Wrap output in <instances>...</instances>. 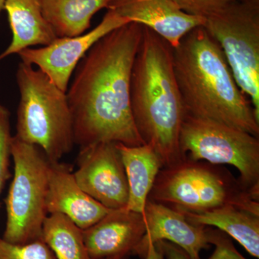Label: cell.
Wrapping results in <instances>:
<instances>
[{
	"mask_svg": "<svg viewBox=\"0 0 259 259\" xmlns=\"http://www.w3.org/2000/svg\"><path fill=\"white\" fill-rule=\"evenodd\" d=\"M107 10L120 18L151 29L173 49L205 20L184 13L174 0H110Z\"/></svg>",
	"mask_w": 259,
	"mask_h": 259,
	"instance_id": "7c38bea8",
	"label": "cell"
},
{
	"mask_svg": "<svg viewBox=\"0 0 259 259\" xmlns=\"http://www.w3.org/2000/svg\"><path fill=\"white\" fill-rule=\"evenodd\" d=\"M77 166L74 176L82 190L107 208H126L128 185L115 143H98L80 148Z\"/></svg>",
	"mask_w": 259,
	"mask_h": 259,
	"instance_id": "30bf717a",
	"label": "cell"
},
{
	"mask_svg": "<svg viewBox=\"0 0 259 259\" xmlns=\"http://www.w3.org/2000/svg\"><path fill=\"white\" fill-rule=\"evenodd\" d=\"M143 25L126 23L100 38L79 61L66 92L74 143L137 146L144 142L136 128L131 102L133 67Z\"/></svg>",
	"mask_w": 259,
	"mask_h": 259,
	"instance_id": "6da1fadb",
	"label": "cell"
},
{
	"mask_svg": "<svg viewBox=\"0 0 259 259\" xmlns=\"http://www.w3.org/2000/svg\"><path fill=\"white\" fill-rule=\"evenodd\" d=\"M210 244L215 249L208 259H246L236 249L232 242L219 231L210 230Z\"/></svg>",
	"mask_w": 259,
	"mask_h": 259,
	"instance_id": "603a6c76",
	"label": "cell"
},
{
	"mask_svg": "<svg viewBox=\"0 0 259 259\" xmlns=\"http://www.w3.org/2000/svg\"><path fill=\"white\" fill-rule=\"evenodd\" d=\"M258 199L221 165L183 159L161 168L148 200L183 213L232 205L259 214Z\"/></svg>",
	"mask_w": 259,
	"mask_h": 259,
	"instance_id": "277c9868",
	"label": "cell"
},
{
	"mask_svg": "<svg viewBox=\"0 0 259 259\" xmlns=\"http://www.w3.org/2000/svg\"><path fill=\"white\" fill-rule=\"evenodd\" d=\"M146 232L133 254L145 258L158 242H170L185 250L191 259H201V251L210 245V229L194 224L185 214L148 200L145 209Z\"/></svg>",
	"mask_w": 259,
	"mask_h": 259,
	"instance_id": "8fae6325",
	"label": "cell"
},
{
	"mask_svg": "<svg viewBox=\"0 0 259 259\" xmlns=\"http://www.w3.org/2000/svg\"><path fill=\"white\" fill-rule=\"evenodd\" d=\"M131 102L138 132L163 167L182 161L180 136L185 110L174 70L173 48L145 26L133 67Z\"/></svg>",
	"mask_w": 259,
	"mask_h": 259,
	"instance_id": "3957f363",
	"label": "cell"
},
{
	"mask_svg": "<svg viewBox=\"0 0 259 259\" xmlns=\"http://www.w3.org/2000/svg\"><path fill=\"white\" fill-rule=\"evenodd\" d=\"M116 146L122 158L128 185L125 209L141 213L145 217L148 196L158 172L163 168L161 159L148 144L129 146L116 144Z\"/></svg>",
	"mask_w": 259,
	"mask_h": 259,
	"instance_id": "2e32d148",
	"label": "cell"
},
{
	"mask_svg": "<svg viewBox=\"0 0 259 259\" xmlns=\"http://www.w3.org/2000/svg\"><path fill=\"white\" fill-rule=\"evenodd\" d=\"M166 259H191L185 250L170 242L162 241L156 245Z\"/></svg>",
	"mask_w": 259,
	"mask_h": 259,
	"instance_id": "cb8c5ba5",
	"label": "cell"
},
{
	"mask_svg": "<svg viewBox=\"0 0 259 259\" xmlns=\"http://www.w3.org/2000/svg\"><path fill=\"white\" fill-rule=\"evenodd\" d=\"M175 76L185 115L242 130L259 138V119L238 87L222 49L204 26L173 49Z\"/></svg>",
	"mask_w": 259,
	"mask_h": 259,
	"instance_id": "7a4b0ae2",
	"label": "cell"
},
{
	"mask_svg": "<svg viewBox=\"0 0 259 259\" xmlns=\"http://www.w3.org/2000/svg\"><path fill=\"white\" fill-rule=\"evenodd\" d=\"M11 156L14 177L5 199L7 222L3 239L26 244L42 239V225L49 215L47 197L51 162L35 145L13 136Z\"/></svg>",
	"mask_w": 259,
	"mask_h": 259,
	"instance_id": "8992f818",
	"label": "cell"
},
{
	"mask_svg": "<svg viewBox=\"0 0 259 259\" xmlns=\"http://www.w3.org/2000/svg\"><path fill=\"white\" fill-rule=\"evenodd\" d=\"M238 87L259 119V0H238L205 19Z\"/></svg>",
	"mask_w": 259,
	"mask_h": 259,
	"instance_id": "ba28073f",
	"label": "cell"
},
{
	"mask_svg": "<svg viewBox=\"0 0 259 259\" xmlns=\"http://www.w3.org/2000/svg\"><path fill=\"white\" fill-rule=\"evenodd\" d=\"M5 0H0V16H1L2 12L4 10Z\"/></svg>",
	"mask_w": 259,
	"mask_h": 259,
	"instance_id": "d4e9b609",
	"label": "cell"
},
{
	"mask_svg": "<svg viewBox=\"0 0 259 259\" xmlns=\"http://www.w3.org/2000/svg\"><path fill=\"white\" fill-rule=\"evenodd\" d=\"M12 139L10 111L0 104V194L10 176Z\"/></svg>",
	"mask_w": 259,
	"mask_h": 259,
	"instance_id": "44dd1931",
	"label": "cell"
},
{
	"mask_svg": "<svg viewBox=\"0 0 259 259\" xmlns=\"http://www.w3.org/2000/svg\"><path fill=\"white\" fill-rule=\"evenodd\" d=\"M42 239L56 259H92L83 241L82 230L61 214H50L42 225Z\"/></svg>",
	"mask_w": 259,
	"mask_h": 259,
	"instance_id": "d6986e66",
	"label": "cell"
},
{
	"mask_svg": "<svg viewBox=\"0 0 259 259\" xmlns=\"http://www.w3.org/2000/svg\"><path fill=\"white\" fill-rule=\"evenodd\" d=\"M16 79L20 102L15 137L40 148L51 163L60 161L75 144L66 93L41 71L22 61Z\"/></svg>",
	"mask_w": 259,
	"mask_h": 259,
	"instance_id": "5b68a950",
	"label": "cell"
},
{
	"mask_svg": "<svg viewBox=\"0 0 259 259\" xmlns=\"http://www.w3.org/2000/svg\"><path fill=\"white\" fill-rule=\"evenodd\" d=\"M183 214L194 224L215 227L234 238L250 255L259 258V214L232 205Z\"/></svg>",
	"mask_w": 259,
	"mask_h": 259,
	"instance_id": "e0dca14e",
	"label": "cell"
},
{
	"mask_svg": "<svg viewBox=\"0 0 259 259\" xmlns=\"http://www.w3.org/2000/svg\"><path fill=\"white\" fill-rule=\"evenodd\" d=\"M110 0H42V14L57 37L85 33L97 12Z\"/></svg>",
	"mask_w": 259,
	"mask_h": 259,
	"instance_id": "ac0fdd59",
	"label": "cell"
},
{
	"mask_svg": "<svg viewBox=\"0 0 259 259\" xmlns=\"http://www.w3.org/2000/svg\"><path fill=\"white\" fill-rule=\"evenodd\" d=\"M130 22L107 10L97 26L74 37H56L40 48H28L17 55L22 62L36 66L56 87L66 93L76 66L87 53L102 37Z\"/></svg>",
	"mask_w": 259,
	"mask_h": 259,
	"instance_id": "9c48e42d",
	"label": "cell"
},
{
	"mask_svg": "<svg viewBox=\"0 0 259 259\" xmlns=\"http://www.w3.org/2000/svg\"><path fill=\"white\" fill-rule=\"evenodd\" d=\"M12 40L0 61L35 46H47L56 38L42 14V0H5Z\"/></svg>",
	"mask_w": 259,
	"mask_h": 259,
	"instance_id": "9a60e30c",
	"label": "cell"
},
{
	"mask_svg": "<svg viewBox=\"0 0 259 259\" xmlns=\"http://www.w3.org/2000/svg\"><path fill=\"white\" fill-rule=\"evenodd\" d=\"M180 144L183 159L234 166L242 185L259 196V139L215 121L185 115Z\"/></svg>",
	"mask_w": 259,
	"mask_h": 259,
	"instance_id": "52a82bcc",
	"label": "cell"
},
{
	"mask_svg": "<svg viewBox=\"0 0 259 259\" xmlns=\"http://www.w3.org/2000/svg\"><path fill=\"white\" fill-rule=\"evenodd\" d=\"M47 208L49 214H64L81 230L93 226L112 210L82 190L72 167L60 161L50 163Z\"/></svg>",
	"mask_w": 259,
	"mask_h": 259,
	"instance_id": "5bb4252c",
	"label": "cell"
},
{
	"mask_svg": "<svg viewBox=\"0 0 259 259\" xmlns=\"http://www.w3.org/2000/svg\"><path fill=\"white\" fill-rule=\"evenodd\" d=\"M0 259H56L42 239L26 244H13L0 238Z\"/></svg>",
	"mask_w": 259,
	"mask_h": 259,
	"instance_id": "ffe728a7",
	"label": "cell"
},
{
	"mask_svg": "<svg viewBox=\"0 0 259 259\" xmlns=\"http://www.w3.org/2000/svg\"><path fill=\"white\" fill-rule=\"evenodd\" d=\"M238 0H174L182 11L204 20Z\"/></svg>",
	"mask_w": 259,
	"mask_h": 259,
	"instance_id": "7402d4cb",
	"label": "cell"
},
{
	"mask_svg": "<svg viewBox=\"0 0 259 259\" xmlns=\"http://www.w3.org/2000/svg\"><path fill=\"white\" fill-rule=\"evenodd\" d=\"M145 232L144 215L124 208L112 209L93 226L82 230V234L92 259H125L139 245Z\"/></svg>",
	"mask_w": 259,
	"mask_h": 259,
	"instance_id": "4fadbf2b",
	"label": "cell"
},
{
	"mask_svg": "<svg viewBox=\"0 0 259 259\" xmlns=\"http://www.w3.org/2000/svg\"><path fill=\"white\" fill-rule=\"evenodd\" d=\"M108 259H124V258H120V257H116V258H108Z\"/></svg>",
	"mask_w": 259,
	"mask_h": 259,
	"instance_id": "484cf974",
	"label": "cell"
}]
</instances>
